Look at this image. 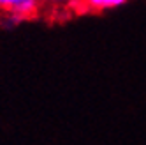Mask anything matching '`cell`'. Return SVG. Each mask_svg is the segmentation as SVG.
<instances>
[{
    "mask_svg": "<svg viewBox=\"0 0 146 145\" xmlns=\"http://www.w3.org/2000/svg\"><path fill=\"white\" fill-rule=\"evenodd\" d=\"M40 0H0V14H16L30 19L40 13Z\"/></svg>",
    "mask_w": 146,
    "mask_h": 145,
    "instance_id": "obj_1",
    "label": "cell"
},
{
    "mask_svg": "<svg viewBox=\"0 0 146 145\" xmlns=\"http://www.w3.org/2000/svg\"><path fill=\"white\" fill-rule=\"evenodd\" d=\"M23 21L25 19L16 14H0V27H4V28H14Z\"/></svg>",
    "mask_w": 146,
    "mask_h": 145,
    "instance_id": "obj_4",
    "label": "cell"
},
{
    "mask_svg": "<svg viewBox=\"0 0 146 145\" xmlns=\"http://www.w3.org/2000/svg\"><path fill=\"white\" fill-rule=\"evenodd\" d=\"M127 2L129 0H81V9H85L88 13H104L118 9Z\"/></svg>",
    "mask_w": 146,
    "mask_h": 145,
    "instance_id": "obj_2",
    "label": "cell"
},
{
    "mask_svg": "<svg viewBox=\"0 0 146 145\" xmlns=\"http://www.w3.org/2000/svg\"><path fill=\"white\" fill-rule=\"evenodd\" d=\"M40 5H42V9L58 13V11H70L72 7L81 5V0H40Z\"/></svg>",
    "mask_w": 146,
    "mask_h": 145,
    "instance_id": "obj_3",
    "label": "cell"
}]
</instances>
